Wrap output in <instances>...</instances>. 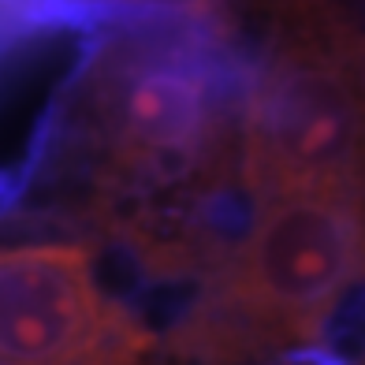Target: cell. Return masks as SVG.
I'll list each match as a JSON object with an SVG mask.
<instances>
[{
  "instance_id": "cell-1",
  "label": "cell",
  "mask_w": 365,
  "mask_h": 365,
  "mask_svg": "<svg viewBox=\"0 0 365 365\" xmlns=\"http://www.w3.org/2000/svg\"><path fill=\"white\" fill-rule=\"evenodd\" d=\"M264 60V56H261ZM261 63L217 8H142L93 45L48 153L68 149L90 175L82 220L187 194L242 142Z\"/></svg>"
},
{
  "instance_id": "cell-2",
  "label": "cell",
  "mask_w": 365,
  "mask_h": 365,
  "mask_svg": "<svg viewBox=\"0 0 365 365\" xmlns=\"http://www.w3.org/2000/svg\"><path fill=\"white\" fill-rule=\"evenodd\" d=\"M242 160L269 197L365 190V30L331 11L276 19L242 120Z\"/></svg>"
},
{
  "instance_id": "cell-3",
  "label": "cell",
  "mask_w": 365,
  "mask_h": 365,
  "mask_svg": "<svg viewBox=\"0 0 365 365\" xmlns=\"http://www.w3.org/2000/svg\"><path fill=\"white\" fill-rule=\"evenodd\" d=\"M157 331L115 298L93 246L0 242V365H149Z\"/></svg>"
},
{
  "instance_id": "cell-4",
  "label": "cell",
  "mask_w": 365,
  "mask_h": 365,
  "mask_svg": "<svg viewBox=\"0 0 365 365\" xmlns=\"http://www.w3.org/2000/svg\"><path fill=\"white\" fill-rule=\"evenodd\" d=\"M361 269V194H284L264 205L246 250L217 284L272 346H284L317 339L331 302Z\"/></svg>"
},
{
  "instance_id": "cell-5",
  "label": "cell",
  "mask_w": 365,
  "mask_h": 365,
  "mask_svg": "<svg viewBox=\"0 0 365 365\" xmlns=\"http://www.w3.org/2000/svg\"><path fill=\"white\" fill-rule=\"evenodd\" d=\"M317 346L343 365H365V269L331 302L317 331Z\"/></svg>"
},
{
  "instance_id": "cell-6",
  "label": "cell",
  "mask_w": 365,
  "mask_h": 365,
  "mask_svg": "<svg viewBox=\"0 0 365 365\" xmlns=\"http://www.w3.org/2000/svg\"><path fill=\"white\" fill-rule=\"evenodd\" d=\"M26 187H30V175L19 164H0V217H8V212L23 202Z\"/></svg>"
},
{
  "instance_id": "cell-7",
  "label": "cell",
  "mask_w": 365,
  "mask_h": 365,
  "mask_svg": "<svg viewBox=\"0 0 365 365\" xmlns=\"http://www.w3.org/2000/svg\"><path fill=\"white\" fill-rule=\"evenodd\" d=\"M294 358H298V365H343V361H336L331 354H324L321 346H313V351H298Z\"/></svg>"
}]
</instances>
